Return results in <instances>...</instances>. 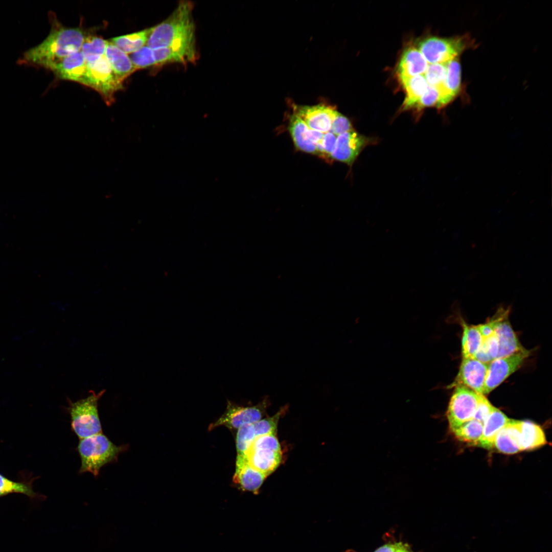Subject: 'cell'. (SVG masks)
Segmentation results:
<instances>
[{
    "label": "cell",
    "instance_id": "d590c367",
    "mask_svg": "<svg viewBox=\"0 0 552 552\" xmlns=\"http://www.w3.org/2000/svg\"><path fill=\"white\" fill-rule=\"evenodd\" d=\"M429 107L441 108L438 91L436 89L430 86L421 97L414 108L421 110L424 108Z\"/></svg>",
    "mask_w": 552,
    "mask_h": 552
},
{
    "label": "cell",
    "instance_id": "8d00e7d4",
    "mask_svg": "<svg viewBox=\"0 0 552 552\" xmlns=\"http://www.w3.org/2000/svg\"><path fill=\"white\" fill-rule=\"evenodd\" d=\"M250 446L270 449L277 451H282L280 443L274 434H264L255 438Z\"/></svg>",
    "mask_w": 552,
    "mask_h": 552
},
{
    "label": "cell",
    "instance_id": "74e56055",
    "mask_svg": "<svg viewBox=\"0 0 552 552\" xmlns=\"http://www.w3.org/2000/svg\"><path fill=\"white\" fill-rule=\"evenodd\" d=\"M495 408V407L491 404L485 395L480 394L479 402L473 419L484 424L487 418Z\"/></svg>",
    "mask_w": 552,
    "mask_h": 552
},
{
    "label": "cell",
    "instance_id": "e0dca14e",
    "mask_svg": "<svg viewBox=\"0 0 552 552\" xmlns=\"http://www.w3.org/2000/svg\"><path fill=\"white\" fill-rule=\"evenodd\" d=\"M428 63L419 50L415 47L407 48L403 53L397 67L400 80L424 75Z\"/></svg>",
    "mask_w": 552,
    "mask_h": 552
},
{
    "label": "cell",
    "instance_id": "d6a6232c",
    "mask_svg": "<svg viewBox=\"0 0 552 552\" xmlns=\"http://www.w3.org/2000/svg\"><path fill=\"white\" fill-rule=\"evenodd\" d=\"M286 409L284 407L273 416L261 419L254 423L256 436L269 434L276 435L279 420Z\"/></svg>",
    "mask_w": 552,
    "mask_h": 552
},
{
    "label": "cell",
    "instance_id": "9a60e30c",
    "mask_svg": "<svg viewBox=\"0 0 552 552\" xmlns=\"http://www.w3.org/2000/svg\"><path fill=\"white\" fill-rule=\"evenodd\" d=\"M266 477L248 463L246 456H237L233 481L242 490L257 494Z\"/></svg>",
    "mask_w": 552,
    "mask_h": 552
},
{
    "label": "cell",
    "instance_id": "ffe728a7",
    "mask_svg": "<svg viewBox=\"0 0 552 552\" xmlns=\"http://www.w3.org/2000/svg\"><path fill=\"white\" fill-rule=\"evenodd\" d=\"M510 420L503 412L495 407L484 423L482 433L477 446L488 450L493 449L497 434Z\"/></svg>",
    "mask_w": 552,
    "mask_h": 552
},
{
    "label": "cell",
    "instance_id": "7402d4cb",
    "mask_svg": "<svg viewBox=\"0 0 552 552\" xmlns=\"http://www.w3.org/2000/svg\"><path fill=\"white\" fill-rule=\"evenodd\" d=\"M405 91L406 96L402 105V110L414 108L426 92L429 85L424 75H418L400 80Z\"/></svg>",
    "mask_w": 552,
    "mask_h": 552
},
{
    "label": "cell",
    "instance_id": "f35d334b",
    "mask_svg": "<svg viewBox=\"0 0 552 552\" xmlns=\"http://www.w3.org/2000/svg\"><path fill=\"white\" fill-rule=\"evenodd\" d=\"M352 130H353V128L349 120L338 112L332 122L330 131L338 136Z\"/></svg>",
    "mask_w": 552,
    "mask_h": 552
},
{
    "label": "cell",
    "instance_id": "4dcf8cb0",
    "mask_svg": "<svg viewBox=\"0 0 552 552\" xmlns=\"http://www.w3.org/2000/svg\"><path fill=\"white\" fill-rule=\"evenodd\" d=\"M12 493H21L33 498L37 496L30 483L15 482L0 474V496Z\"/></svg>",
    "mask_w": 552,
    "mask_h": 552
},
{
    "label": "cell",
    "instance_id": "9c48e42d",
    "mask_svg": "<svg viewBox=\"0 0 552 552\" xmlns=\"http://www.w3.org/2000/svg\"><path fill=\"white\" fill-rule=\"evenodd\" d=\"M269 404L267 398L252 406H239L228 401L225 413L217 421L211 424L209 429H213L219 426H225L231 429H238L243 424H254L262 419Z\"/></svg>",
    "mask_w": 552,
    "mask_h": 552
},
{
    "label": "cell",
    "instance_id": "8992f818",
    "mask_svg": "<svg viewBox=\"0 0 552 552\" xmlns=\"http://www.w3.org/2000/svg\"><path fill=\"white\" fill-rule=\"evenodd\" d=\"M466 37H429L418 43V49L429 64H445L456 58L468 45Z\"/></svg>",
    "mask_w": 552,
    "mask_h": 552
},
{
    "label": "cell",
    "instance_id": "7a4b0ae2",
    "mask_svg": "<svg viewBox=\"0 0 552 552\" xmlns=\"http://www.w3.org/2000/svg\"><path fill=\"white\" fill-rule=\"evenodd\" d=\"M50 16L52 28L49 34L40 43L24 53L20 64L50 70L63 59L80 51L85 38L82 30L65 27L53 14Z\"/></svg>",
    "mask_w": 552,
    "mask_h": 552
},
{
    "label": "cell",
    "instance_id": "5b68a950",
    "mask_svg": "<svg viewBox=\"0 0 552 552\" xmlns=\"http://www.w3.org/2000/svg\"><path fill=\"white\" fill-rule=\"evenodd\" d=\"M86 63L85 86L97 91L106 104L111 106L115 102L116 93L123 88V82L117 78L105 56Z\"/></svg>",
    "mask_w": 552,
    "mask_h": 552
},
{
    "label": "cell",
    "instance_id": "d4e9b609",
    "mask_svg": "<svg viewBox=\"0 0 552 552\" xmlns=\"http://www.w3.org/2000/svg\"><path fill=\"white\" fill-rule=\"evenodd\" d=\"M462 358H474L482 343L484 338L476 326L469 325L465 321L462 322Z\"/></svg>",
    "mask_w": 552,
    "mask_h": 552
},
{
    "label": "cell",
    "instance_id": "f546056e",
    "mask_svg": "<svg viewBox=\"0 0 552 552\" xmlns=\"http://www.w3.org/2000/svg\"><path fill=\"white\" fill-rule=\"evenodd\" d=\"M498 349V340L494 332L491 336L484 338L482 343L474 358L488 364L497 357Z\"/></svg>",
    "mask_w": 552,
    "mask_h": 552
},
{
    "label": "cell",
    "instance_id": "ba28073f",
    "mask_svg": "<svg viewBox=\"0 0 552 552\" xmlns=\"http://www.w3.org/2000/svg\"><path fill=\"white\" fill-rule=\"evenodd\" d=\"M530 354V352L524 349L508 356L497 358L490 362L488 364L483 395L489 394L519 369Z\"/></svg>",
    "mask_w": 552,
    "mask_h": 552
},
{
    "label": "cell",
    "instance_id": "ac0fdd59",
    "mask_svg": "<svg viewBox=\"0 0 552 552\" xmlns=\"http://www.w3.org/2000/svg\"><path fill=\"white\" fill-rule=\"evenodd\" d=\"M520 429L521 421L510 419L497 434L493 448L501 453L507 454H513L520 452Z\"/></svg>",
    "mask_w": 552,
    "mask_h": 552
},
{
    "label": "cell",
    "instance_id": "60d3db41",
    "mask_svg": "<svg viewBox=\"0 0 552 552\" xmlns=\"http://www.w3.org/2000/svg\"><path fill=\"white\" fill-rule=\"evenodd\" d=\"M495 321L493 318L486 323L476 326L482 337L486 338L494 333Z\"/></svg>",
    "mask_w": 552,
    "mask_h": 552
},
{
    "label": "cell",
    "instance_id": "3957f363",
    "mask_svg": "<svg viewBox=\"0 0 552 552\" xmlns=\"http://www.w3.org/2000/svg\"><path fill=\"white\" fill-rule=\"evenodd\" d=\"M128 447V445L114 444L102 433L80 439L77 447L81 463L79 473L90 472L97 477L101 468L117 462L119 455Z\"/></svg>",
    "mask_w": 552,
    "mask_h": 552
},
{
    "label": "cell",
    "instance_id": "484cf974",
    "mask_svg": "<svg viewBox=\"0 0 552 552\" xmlns=\"http://www.w3.org/2000/svg\"><path fill=\"white\" fill-rule=\"evenodd\" d=\"M484 424L472 419L451 431L460 441L477 446L483 431Z\"/></svg>",
    "mask_w": 552,
    "mask_h": 552
},
{
    "label": "cell",
    "instance_id": "cb8c5ba5",
    "mask_svg": "<svg viewBox=\"0 0 552 552\" xmlns=\"http://www.w3.org/2000/svg\"><path fill=\"white\" fill-rule=\"evenodd\" d=\"M151 28L112 38L110 41L126 54H131L146 45Z\"/></svg>",
    "mask_w": 552,
    "mask_h": 552
},
{
    "label": "cell",
    "instance_id": "b9f144b4",
    "mask_svg": "<svg viewBox=\"0 0 552 552\" xmlns=\"http://www.w3.org/2000/svg\"><path fill=\"white\" fill-rule=\"evenodd\" d=\"M309 128V127H308ZM324 133L318 131L308 129V137L310 141L314 145H316L320 143L321 140L324 136Z\"/></svg>",
    "mask_w": 552,
    "mask_h": 552
},
{
    "label": "cell",
    "instance_id": "8fae6325",
    "mask_svg": "<svg viewBox=\"0 0 552 552\" xmlns=\"http://www.w3.org/2000/svg\"><path fill=\"white\" fill-rule=\"evenodd\" d=\"M370 143H372L371 139L359 134L354 129L346 132L337 136L331 158L351 165Z\"/></svg>",
    "mask_w": 552,
    "mask_h": 552
},
{
    "label": "cell",
    "instance_id": "e575fe53",
    "mask_svg": "<svg viewBox=\"0 0 552 552\" xmlns=\"http://www.w3.org/2000/svg\"><path fill=\"white\" fill-rule=\"evenodd\" d=\"M155 65L169 63L186 64L185 58L179 53L170 47H164L153 50Z\"/></svg>",
    "mask_w": 552,
    "mask_h": 552
},
{
    "label": "cell",
    "instance_id": "7c38bea8",
    "mask_svg": "<svg viewBox=\"0 0 552 552\" xmlns=\"http://www.w3.org/2000/svg\"><path fill=\"white\" fill-rule=\"evenodd\" d=\"M294 112L310 129L325 133L330 131L332 122L338 112L330 106L318 104L296 106Z\"/></svg>",
    "mask_w": 552,
    "mask_h": 552
},
{
    "label": "cell",
    "instance_id": "277c9868",
    "mask_svg": "<svg viewBox=\"0 0 552 552\" xmlns=\"http://www.w3.org/2000/svg\"><path fill=\"white\" fill-rule=\"evenodd\" d=\"M105 392V389L97 393L90 391L85 398L75 402L67 401V410L71 416V426L80 439L102 432L98 407Z\"/></svg>",
    "mask_w": 552,
    "mask_h": 552
},
{
    "label": "cell",
    "instance_id": "2e32d148",
    "mask_svg": "<svg viewBox=\"0 0 552 552\" xmlns=\"http://www.w3.org/2000/svg\"><path fill=\"white\" fill-rule=\"evenodd\" d=\"M246 457L248 463L267 476L275 471L282 458V451L250 446Z\"/></svg>",
    "mask_w": 552,
    "mask_h": 552
},
{
    "label": "cell",
    "instance_id": "5bb4252c",
    "mask_svg": "<svg viewBox=\"0 0 552 552\" xmlns=\"http://www.w3.org/2000/svg\"><path fill=\"white\" fill-rule=\"evenodd\" d=\"M50 70L60 79L86 84L87 63L80 51L63 59Z\"/></svg>",
    "mask_w": 552,
    "mask_h": 552
},
{
    "label": "cell",
    "instance_id": "52a82bcc",
    "mask_svg": "<svg viewBox=\"0 0 552 552\" xmlns=\"http://www.w3.org/2000/svg\"><path fill=\"white\" fill-rule=\"evenodd\" d=\"M480 395L465 386L454 387L446 412L451 431L473 419Z\"/></svg>",
    "mask_w": 552,
    "mask_h": 552
},
{
    "label": "cell",
    "instance_id": "836d02e7",
    "mask_svg": "<svg viewBox=\"0 0 552 552\" xmlns=\"http://www.w3.org/2000/svg\"><path fill=\"white\" fill-rule=\"evenodd\" d=\"M135 71L155 65L153 50L147 45L129 56Z\"/></svg>",
    "mask_w": 552,
    "mask_h": 552
},
{
    "label": "cell",
    "instance_id": "4fadbf2b",
    "mask_svg": "<svg viewBox=\"0 0 552 552\" xmlns=\"http://www.w3.org/2000/svg\"><path fill=\"white\" fill-rule=\"evenodd\" d=\"M494 316L496 323L494 332L499 346L497 358L508 356L525 349L520 343L508 320V311L499 310Z\"/></svg>",
    "mask_w": 552,
    "mask_h": 552
},
{
    "label": "cell",
    "instance_id": "4316f807",
    "mask_svg": "<svg viewBox=\"0 0 552 552\" xmlns=\"http://www.w3.org/2000/svg\"><path fill=\"white\" fill-rule=\"evenodd\" d=\"M107 43V41L100 37L85 36L80 52L86 63L95 61L104 56Z\"/></svg>",
    "mask_w": 552,
    "mask_h": 552
},
{
    "label": "cell",
    "instance_id": "603a6c76",
    "mask_svg": "<svg viewBox=\"0 0 552 552\" xmlns=\"http://www.w3.org/2000/svg\"><path fill=\"white\" fill-rule=\"evenodd\" d=\"M546 443L544 432L539 425L529 421H521V451L533 450Z\"/></svg>",
    "mask_w": 552,
    "mask_h": 552
},
{
    "label": "cell",
    "instance_id": "6da1fadb",
    "mask_svg": "<svg viewBox=\"0 0 552 552\" xmlns=\"http://www.w3.org/2000/svg\"><path fill=\"white\" fill-rule=\"evenodd\" d=\"M193 8L191 1L179 2L168 17L151 27L146 45L153 50L170 47L182 55L188 63L196 61L198 56Z\"/></svg>",
    "mask_w": 552,
    "mask_h": 552
},
{
    "label": "cell",
    "instance_id": "83f0119b",
    "mask_svg": "<svg viewBox=\"0 0 552 552\" xmlns=\"http://www.w3.org/2000/svg\"><path fill=\"white\" fill-rule=\"evenodd\" d=\"M424 75L429 86L436 89L439 93L448 90L445 84L446 63L428 64Z\"/></svg>",
    "mask_w": 552,
    "mask_h": 552
},
{
    "label": "cell",
    "instance_id": "ab89813d",
    "mask_svg": "<svg viewBox=\"0 0 552 552\" xmlns=\"http://www.w3.org/2000/svg\"><path fill=\"white\" fill-rule=\"evenodd\" d=\"M337 135L329 131L324 133L319 144L323 148V156L325 159L330 160L331 155L333 151L337 139Z\"/></svg>",
    "mask_w": 552,
    "mask_h": 552
},
{
    "label": "cell",
    "instance_id": "1f68e13d",
    "mask_svg": "<svg viewBox=\"0 0 552 552\" xmlns=\"http://www.w3.org/2000/svg\"><path fill=\"white\" fill-rule=\"evenodd\" d=\"M255 437L253 424L246 423L238 429L236 437L237 456H246Z\"/></svg>",
    "mask_w": 552,
    "mask_h": 552
},
{
    "label": "cell",
    "instance_id": "30bf717a",
    "mask_svg": "<svg viewBox=\"0 0 552 552\" xmlns=\"http://www.w3.org/2000/svg\"><path fill=\"white\" fill-rule=\"evenodd\" d=\"M488 364L475 358H462L457 375L450 388L463 386L483 395Z\"/></svg>",
    "mask_w": 552,
    "mask_h": 552
},
{
    "label": "cell",
    "instance_id": "44dd1931",
    "mask_svg": "<svg viewBox=\"0 0 552 552\" xmlns=\"http://www.w3.org/2000/svg\"><path fill=\"white\" fill-rule=\"evenodd\" d=\"M288 128L294 145L298 149L317 155L316 146L308 137V127L294 112L290 116Z\"/></svg>",
    "mask_w": 552,
    "mask_h": 552
},
{
    "label": "cell",
    "instance_id": "f1b7e54d",
    "mask_svg": "<svg viewBox=\"0 0 552 552\" xmlns=\"http://www.w3.org/2000/svg\"><path fill=\"white\" fill-rule=\"evenodd\" d=\"M445 84L452 96L455 98L459 91L461 82V67L455 58L446 63Z\"/></svg>",
    "mask_w": 552,
    "mask_h": 552
},
{
    "label": "cell",
    "instance_id": "d6986e66",
    "mask_svg": "<svg viewBox=\"0 0 552 552\" xmlns=\"http://www.w3.org/2000/svg\"><path fill=\"white\" fill-rule=\"evenodd\" d=\"M104 56L122 82L135 71L129 56L110 41H107Z\"/></svg>",
    "mask_w": 552,
    "mask_h": 552
}]
</instances>
